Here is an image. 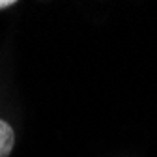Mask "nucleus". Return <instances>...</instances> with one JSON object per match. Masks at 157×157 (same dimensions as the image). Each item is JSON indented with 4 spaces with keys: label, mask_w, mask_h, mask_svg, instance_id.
I'll return each mask as SVG.
<instances>
[{
    "label": "nucleus",
    "mask_w": 157,
    "mask_h": 157,
    "mask_svg": "<svg viewBox=\"0 0 157 157\" xmlns=\"http://www.w3.org/2000/svg\"><path fill=\"white\" fill-rule=\"evenodd\" d=\"M15 144V135L8 122L0 120V157H8Z\"/></svg>",
    "instance_id": "f257e3e1"
},
{
    "label": "nucleus",
    "mask_w": 157,
    "mask_h": 157,
    "mask_svg": "<svg viewBox=\"0 0 157 157\" xmlns=\"http://www.w3.org/2000/svg\"><path fill=\"white\" fill-rule=\"evenodd\" d=\"M15 4V0H0V10H4V8H10Z\"/></svg>",
    "instance_id": "f03ea898"
}]
</instances>
